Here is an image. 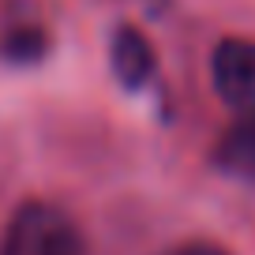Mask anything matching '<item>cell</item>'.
Instances as JSON below:
<instances>
[{"mask_svg":"<svg viewBox=\"0 0 255 255\" xmlns=\"http://www.w3.org/2000/svg\"><path fill=\"white\" fill-rule=\"evenodd\" d=\"M109 64L113 75L120 79V87L128 90H143L146 83L154 79V68H158V56H154L150 41L143 38V30L135 26H117L109 41Z\"/></svg>","mask_w":255,"mask_h":255,"instance_id":"3","label":"cell"},{"mask_svg":"<svg viewBox=\"0 0 255 255\" xmlns=\"http://www.w3.org/2000/svg\"><path fill=\"white\" fill-rule=\"evenodd\" d=\"M214 90L233 113L255 117V41L248 38H225L218 41L210 56Z\"/></svg>","mask_w":255,"mask_h":255,"instance_id":"2","label":"cell"},{"mask_svg":"<svg viewBox=\"0 0 255 255\" xmlns=\"http://www.w3.org/2000/svg\"><path fill=\"white\" fill-rule=\"evenodd\" d=\"M218 158H222V165L229 173H240V176L255 180V117H240V124L225 135Z\"/></svg>","mask_w":255,"mask_h":255,"instance_id":"4","label":"cell"},{"mask_svg":"<svg viewBox=\"0 0 255 255\" xmlns=\"http://www.w3.org/2000/svg\"><path fill=\"white\" fill-rule=\"evenodd\" d=\"M128 4H131V8H135V11H143V15H161V11H165L169 8V0H128Z\"/></svg>","mask_w":255,"mask_h":255,"instance_id":"6","label":"cell"},{"mask_svg":"<svg viewBox=\"0 0 255 255\" xmlns=\"http://www.w3.org/2000/svg\"><path fill=\"white\" fill-rule=\"evenodd\" d=\"M0 255H79V237L64 222V214L30 203L11 218Z\"/></svg>","mask_w":255,"mask_h":255,"instance_id":"1","label":"cell"},{"mask_svg":"<svg viewBox=\"0 0 255 255\" xmlns=\"http://www.w3.org/2000/svg\"><path fill=\"white\" fill-rule=\"evenodd\" d=\"M165 255H229L225 248H218V244H203V240H191V244H176V248H169Z\"/></svg>","mask_w":255,"mask_h":255,"instance_id":"5","label":"cell"}]
</instances>
